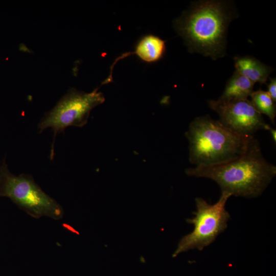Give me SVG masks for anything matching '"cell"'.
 <instances>
[{
  "label": "cell",
  "instance_id": "obj_1",
  "mask_svg": "<svg viewBox=\"0 0 276 276\" xmlns=\"http://www.w3.org/2000/svg\"><path fill=\"white\" fill-rule=\"evenodd\" d=\"M235 14L229 2L199 1L173 23L189 51L217 59L225 55L227 28Z\"/></svg>",
  "mask_w": 276,
  "mask_h": 276
},
{
  "label": "cell",
  "instance_id": "obj_2",
  "mask_svg": "<svg viewBox=\"0 0 276 276\" xmlns=\"http://www.w3.org/2000/svg\"><path fill=\"white\" fill-rule=\"evenodd\" d=\"M187 175L215 181L221 192L231 196L255 198L261 195L276 174V167L263 157L260 145L254 137L246 151L230 162L199 166L186 171Z\"/></svg>",
  "mask_w": 276,
  "mask_h": 276
},
{
  "label": "cell",
  "instance_id": "obj_3",
  "mask_svg": "<svg viewBox=\"0 0 276 276\" xmlns=\"http://www.w3.org/2000/svg\"><path fill=\"white\" fill-rule=\"evenodd\" d=\"M186 136L189 142V160L195 167L224 164L241 156L254 137H245L209 115L195 118Z\"/></svg>",
  "mask_w": 276,
  "mask_h": 276
},
{
  "label": "cell",
  "instance_id": "obj_4",
  "mask_svg": "<svg viewBox=\"0 0 276 276\" xmlns=\"http://www.w3.org/2000/svg\"><path fill=\"white\" fill-rule=\"evenodd\" d=\"M10 198L19 209L30 216L39 219L47 217L56 220L64 215L62 206L45 193L32 176H16L8 169L4 159L0 165V197Z\"/></svg>",
  "mask_w": 276,
  "mask_h": 276
},
{
  "label": "cell",
  "instance_id": "obj_5",
  "mask_svg": "<svg viewBox=\"0 0 276 276\" xmlns=\"http://www.w3.org/2000/svg\"><path fill=\"white\" fill-rule=\"evenodd\" d=\"M231 196L229 193L221 192L219 200L213 204L208 203L202 198L195 199L197 210L193 213L194 217L186 220L194 225V229L180 239L173 257L190 249L202 250L225 231L230 218L225 205Z\"/></svg>",
  "mask_w": 276,
  "mask_h": 276
},
{
  "label": "cell",
  "instance_id": "obj_6",
  "mask_svg": "<svg viewBox=\"0 0 276 276\" xmlns=\"http://www.w3.org/2000/svg\"><path fill=\"white\" fill-rule=\"evenodd\" d=\"M98 88L90 93H85L74 88L69 89L56 105L47 112L38 124L39 132L51 128L53 131L50 159L54 155V143L57 134L64 132L69 126L82 127L88 121L91 110L105 101Z\"/></svg>",
  "mask_w": 276,
  "mask_h": 276
},
{
  "label": "cell",
  "instance_id": "obj_7",
  "mask_svg": "<svg viewBox=\"0 0 276 276\" xmlns=\"http://www.w3.org/2000/svg\"><path fill=\"white\" fill-rule=\"evenodd\" d=\"M208 104L225 126L242 136L254 137L259 130H268L270 127L248 99L223 102L209 100Z\"/></svg>",
  "mask_w": 276,
  "mask_h": 276
},
{
  "label": "cell",
  "instance_id": "obj_8",
  "mask_svg": "<svg viewBox=\"0 0 276 276\" xmlns=\"http://www.w3.org/2000/svg\"><path fill=\"white\" fill-rule=\"evenodd\" d=\"M165 41L154 35L143 37L137 43L134 51L126 52L118 57L110 67V74L104 80L107 84L112 81V70L116 63L120 59L136 54L141 59L147 62H153L162 58L166 52Z\"/></svg>",
  "mask_w": 276,
  "mask_h": 276
},
{
  "label": "cell",
  "instance_id": "obj_9",
  "mask_svg": "<svg viewBox=\"0 0 276 276\" xmlns=\"http://www.w3.org/2000/svg\"><path fill=\"white\" fill-rule=\"evenodd\" d=\"M236 71L253 83H265L273 68L250 56H236L234 58Z\"/></svg>",
  "mask_w": 276,
  "mask_h": 276
},
{
  "label": "cell",
  "instance_id": "obj_10",
  "mask_svg": "<svg viewBox=\"0 0 276 276\" xmlns=\"http://www.w3.org/2000/svg\"><path fill=\"white\" fill-rule=\"evenodd\" d=\"M254 84L235 70L227 81L223 93L217 101L223 102L247 99L254 91Z\"/></svg>",
  "mask_w": 276,
  "mask_h": 276
},
{
  "label": "cell",
  "instance_id": "obj_11",
  "mask_svg": "<svg viewBox=\"0 0 276 276\" xmlns=\"http://www.w3.org/2000/svg\"><path fill=\"white\" fill-rule=\"evenodd\" d=\"M250 96V101L256 110L261 114L266 115L274 124L275 105L267 91L262 89L253 91Z\"/></svg>",
  "mask_w": 276,
  "mask_h": 276
},
{
  "label": "cell",
  "instance_id": "obj_12",
  "mask_svg": "<svg viewBox=\"0 0 276 276\" xmlns=\"http://www.w3.org/2000/svg\"><path fill=\"white\" fill-rule=\"evenodd\" d=\"M270 82L267 84L268 93L273 101H276V79L275 78H270Z\"/></svg>",
  "mask_w": 276,
  "mask_h": 276
},
{
  "label": "cell",
  "instance_id": "obj_13",
  "mask_svg": "<svg viewBox=\"0 0 276 276\" xmlns=\"http://www.w3.org/2000/svg\"><path fill=\"white\" fill-rule=\"evenodd\" d=\"M268 131L270 132L273 142L276 143V130L271 127L269 128Z\"/></svg>",
  "mask_w": 276,
  "mask_h": 276
}]
</instances>
